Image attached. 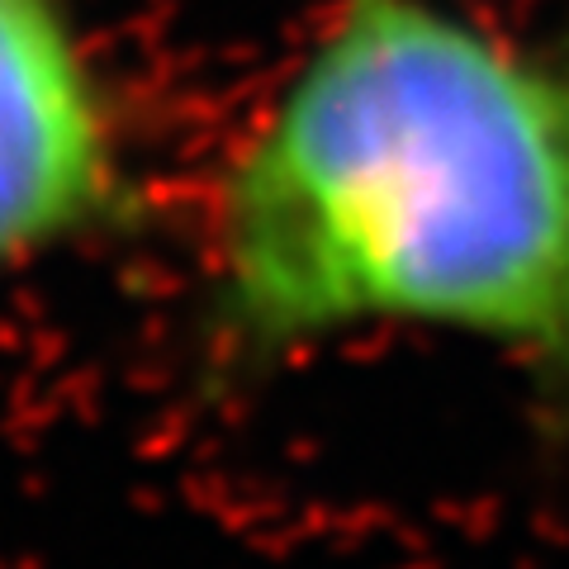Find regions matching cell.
Segmentation results:
<instances>
[{
    "mask_svg": "<svg viewBox=\"0 0 569 569\" xmlns=\"http://www.w3.org/2000/svg\"><path fill=\"white\" fill-rule=\"evenodd\" d=\"M361 332L503 356L569 437V39L328 0L209 186L194 380L242 395Z\"/></svg>",
    "mask_w": 569,
    "mask_h": 569,
    "instance_id": "obj_1",
    "label": "cell"
},
{
    "mask_svg": "<svg viewBox=\"0 0 569 569\" xmlns=\"http://www.w3.org/2000/svg\"><path fill=\"white\" fill-rule=\"evenodd\" d=\"M148 213L133 129L71 0H0V280L129 238Z\"/></svg>",
    "mask_w": 569,
    "mask_h": 569,
    "instance_id": "obj_2",
    "label": "cell"
}]
</instances>
